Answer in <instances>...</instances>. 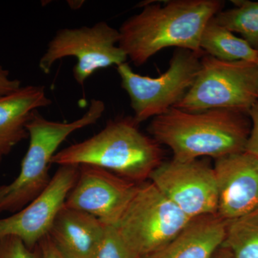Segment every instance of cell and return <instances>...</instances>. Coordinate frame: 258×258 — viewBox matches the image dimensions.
<instances>
[{
    "mask_svg": "<svg viewBox=\"0 0 258 258\" xmlns=\"http://www.w3.org/2000/svg\"><path fill=\"white\" fill-rule=\"evenodd\" d=\"M203 55L176 49L169 68L158 77L136 74L128 62L117 66L120 86L130 98L134 118L139 123L176 106L193 84Z\"/></svg>",
    "mask_w": 258,
    "mask_h": 258,
    "instance_id": "52a82bcc",
    "label": "cell"
},
{
    "mask_svg": "<svg viewBox=\"0 0 258 258\" xmlns=\"http://www.w3.org/2000/svg\"><path fill=\"white\" fill-rule=\"evenodd\" d=\"M227 223L217 214L195 217L169 243L143 258H212L225 240Z\"/></svg>",
    "mask_w": 258,
    "mask_h": 258,
    "instance_id": "9a60e30c",
    "label": "cell"
},
{
    "mask_svg": "<svg viewBox=\"0 0 258 258\" xmlns=\"http://www.w3.org/2000/svg\"><path fill=\"white\" fill-rule=\"evenodd\" d=\"M215 160L217 215L230 222L258 208V159L244 152Z\"/></svg>",
    "mask_w": 258,
    "mask_h": 258,
    "instance_id": "7c38bea8",
    "label": "cell"
},
{
    "mask_svg": "<svg viewBox=\"0 0 258 258\" xmlns=\"http://www.w3.org/2000/svg\"><path fill=\"white\" fill-rule=\"evenodd\" d=\"M21 87V82L11 78L10 71L0 63V97L15 92Z\"/></svg>",
    "mask_w": 258,
    "mask_h": 258,
    "instance_id": "7402d4cb",
    "label": "cell"
},
{
    "mask_svg": "<svg viewBox=\"0 0 258 258\" xmlns=\"http://www.w3.org/2000/svg\"><path fill=\"white\" fill-rule=\"evenodd\" d=\"M79 166H59L50 184L32 203L9 217L0 218V238L15 237L35 248L48 235L57 213L74 187Z\"/></svg>",
    "mask_w": 258,
    "mask_h": 258,
    "instance_id": "8fae6325",
    "label": "cell"
},
{
    "mask_svg": "<svg viewBox=\"0 0 258 258\" xmlns=\"http://www.w3.org/2000/svg\"><path fill=\"white\" fill-rule=\"evenodd\" d=\"M106 109L104 102L91 100L83 116L69 123L53 121L33 112L27 124L29 147L20 173L10 184H0V214H14L43 192L50 184L51 160L71 134L96 123Z\"/></svg>",
    "mask_w": 258,
    "mask_h": 258,
    "instance_id": "277c9868",
    "label": "cell"
},
{
    "mask_svg": "<svg viewBox=\"0 0 258 258\" xmlns=\"http://www.w3.org/2000/svg\"><path fill=\"white\" fill-rule=\"evenodd\" d=\"M191 220L147 181L139 184L114 226L132 252L143 258L169 243Z\"/></svg>",
    "mask_w": 258,
    "mask_h": 258,
    "instance_id": "8992f818",
    "label": "cell"
},
{
    "mask_svg": "<svg viewBox=\"0 0 258 258\" xmlns=\"http://www.w3.org/2000/svg\"><path fill=\"white\" fill-rule=\"evenodd\" d=\"M257 101V63L227 62L204 54L193 84L175 108L187 112L227 109L248 113Z\"/></svg>",
    "mask_w": 258,
    "mask_h": 258,
    "instance_id": "5b68a950",
    "label": "cell"
},
{
    "mask_svg": "<svg viewBox=\"0 0 258 258\" xmlns=\"http://www.w3.org/2000/svg\"><path fill=\"white\" fill-rule=\"evenodd\" d=\"M139 185L97 166H79V175L64 206L89 214L105 225H115Z\"/></svg>",
    "mask_w": 258,
    "mask_h": 258,
    "instance_id": "30bf717a",
    "label": "cell"
},
{
    "mask_svg": "<svg viewBox=\"0 0 258 258\" xmlns=\"http://www.w3.org/2000/svg\"><path fill=\"white\" fill-rule=\"evenodd\" d=\"M257 68H258V60H257Z\"/></svg>",
    "mask_w": 258,
    "mask_h": 258,
    "instance_id": "d4e9b609",
    "label": "cell"
},
{
    "mask_svg": "<svg viewBox=\"0 0 258 258\" xmlns=\"http://www.w3.org/2000/svg\"><path fill=\"white\" fill-rule=\"evenodd\" d=\"M134 116L110 120L101 132L57 152L51 164L91 165L140 184L162 162L161 145L139 129Z\"/></svg>",
    "mask_w": 258,
    "mask_h": 258,
    "instance_id": "3957f363",
    "label": "cell"
},
{
    "mask_svg": "<svg viewBox=\"0 0 258 258\" xmlns=\"http://www.w3.org/2000/svg\"><path fill=\"white\" fill-rule=\"evenodd\" d=\"M93 258H139L129 248L114 225H106Z\"/></svg>",
    "mask_w": 258,
    "mask_h": 258,
    "instance_id": "d6986e66",
    "label": "cell"
},
{
    "mask_svg": "<svg viewBox=\"0 0 258 258\" xmlns=\"http://www.w3.org/2000/svg\"><path fill=\"white\" fill-rule=\"evenodd\" d=\"M250 129L246 112H187L173 107L153 118L147 130L156 142L171 149L173 159L189 161L244 152Z\"/></svg>",
    "mask_w": 258,
    "mask_h": 258,
    "instance_id": "7a4b0ae2",
    "label": "cell"
},
{
    "mask_svg": "<svg viewBox=\"0 0 258 258\" xmlns=\"http://www.w3.org/2000/svg\"><path fill=\"white\" fill-rule=\"evenodd\" d=\"M149 181L190 219L217 214L216 176L206 159L162 161Z\"/></svg>",
    "mask_w": 258,
    "mask_h": 258,
    "instance_id": "9c48e42d",
    "label": "cell"
},
{
    "mask_svg": "<svg viewBox=\"0 0 258 258\" xmlns=\"http://www.w3.org/2000/svg\"><path fill=\"white\" fill-rule=\"evenodd\" d=\"M214 18L208 22L202 33L200 42L201 50L217 60L257 63L258 51L244 39L235 36L233 32L219 25Z\"/></svg>",
    "mask_w": 258,
    "mask_h": 258,
    "instance_id": "2e32d148",
    "label": "cell"
},
{
    "mask_svg": "<svg viewBox=\"0 0 258 258\" xmlns=\"http://www.w3.org/2000/svg\"><path fill=\"white\" fill-rule=\"evenodd\" d=\"M119 38L118 30L104 21L91 27L61 29L49 42L39 68L48 74L57 61L74 57L77 62L73 69L74 78L83 86L98 70L126 62L128 57L118 46Z\"/></svg>",
    "mask_w": 258,
    "mask_h": 258,
    "instance_id": "ba28073f",
    "label": "cell"
},
{
    "mask_svg": "<svg viewBox=\"0 0 258 258\" xmlns=\"http://www.w3.org/2000/svg\"><path fill=\"white\" fill-rule=\"evenodd\" d=\"M235 7L222 10L215 15L219 25L232 32L240 34L242 38L258 51V1H232Z\"/></svg>",
    "mask_w": 258,
    "mask_h": 258,
    "instance_id": "ac0fdd59",
    "label": "cell"
},
{
    "mask_svg": "<svg viewBox=\"0 0 258 258\" xmlns=\"http://www.w3.org/2000/svg\"><path fill=\"white\" fill-rule=\"evenodd\" d=\"M212 258H234V257L230 252V250H228L226 247L222 245L218 249V250L215 252Z\"/></svg>",
    "mask_w": 258,
    "mask_h": 258,
    "instance_id": "cb8c5ba5",
    "label": "cell"
},
{
    "mask_svg": "<svg viewBox=\"0 0 258 258\" xmlns=\"http://www.w3.org/2000/svg\"><path fill=\"white\" fill-rule=\"evenodd\" d=\"M105 227L96 217L63 206L47 236L66 258H93Z\"/></svg>",
    "mask_w": 258,
    "mask_h": 258,
    "instance_id": "5bb4252c",
    "label": "cell"
},
{
    "mask_svg": "<svg viewBox=\"0 0 258 258\" xmlns=\"http://www.w3.org/2000/svg\"><path fill=\"white\" fill-rule=\"evenodd\" d=\"M52 104L45 86H22L0 97V165L15 147L28 138L27 124L33 112Z\"/></svg>",
    "mask_w": 258,
    "mask_h": 258,
    "instance_id": "4fadbf2b",
    "label": "cell"
},
{
    "mask_svg": "<svg viewBox=\"0 0 258 258\" xmlns=\"http://www.w3.org/2000/svg\"><path fill=\"white\" fill-rule=\"evenodd\" d=\"M0 258H43L40 244L30 249L15 237L0 238Z\"/></svg>",
    "mask_w": 258,
    "mask_h": 258,
    "instance_id": "ffe728a7",
    "label": "cell"
},
{
    "mask_svg": "<svg viewBox=\"0 0 258 258\" xmlns=\"http://www.w3.org/2000/svg\"><path fill=\"white\" fill-rule=\"evenodd\" d=\"M40 247L43 258H66L51 242L47 235L40 241Z\"/></svg>",
    "mask_w": 258,
    "mask_h": 258,
    "instance_id": "603a6c76",
    "label": "cell"
},
{
    "mask_svg": "<svg viewBox=\"0 0 258 258\" xmlns=\"http://www.w3.org/2000/svg\"><path fill=\"white\" fill-rule=\"evenodd\" d=\"M248 115L251 120V129L244 152L258 159V101L249 109Z\"/></svg>",
    "mask_w": 258,
    "mask_h": 258,
    "instance_id": "44dd1931",
    "label": "cell"
},
{
    "mask_svg": "<svg viewBox=\"0 0 258 258\" xmlns=\"http://www.w3.org/2000/svg\"><path fill=\"white\" fill-rule=\"evenodd\" d=\"M222 246L234 258H258V208L227 222Z\"/></svg>",
    "mask_w": 258,
    "mask_h": 258,
    "instance_id": "e0dca14e",
    "label": "cell"
},
{
    "mask_svg": "<svg viewBox=\"0 0 258 258\" xmlns=\"http://www.w3.org/2000/svg\"><path fill=\"white\" fill-rule=\"evenodd\" d=\"M224 6L221 0L147 3L140 13L125 20L120 27L118 46L138 67L167 47L203 55L200 47L202 33Z\"/></svg>",
    "mask_w": 258,
    "mask_h": 258,
    "instance_id": "6da1fadb",
    "label": "cell"
}]
</instances>
